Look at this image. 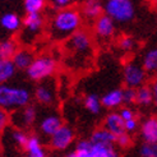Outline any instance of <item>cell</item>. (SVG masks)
<instances>
[{
	"label": "cell",
	"instance_id": "9a60e30c",
	"mask_svg": "<svg viewBox=\"0 0 157 157\" xmlns=\"http://www.w3.org/2000/svg\"><path fill=\"white\" fill-rule=\"evenodd\" d=\"M104 128H106L110 133H113L115 137L123 134L125 132V123L120 116L119 111H110L104 119Z\"/></svg>",
	"mask_w": 157,
	"mask_h": 157
},
{
	"label": "cell",
	"instance_id": "5b68a950",
	"mask_svg": "<svg viewBox=\"0 0 157 157\" xmlns=\"http://www.w3.org/2000/svg\"><path fill=\"white\" fill-rule=\"evenodd\" d=\"M104 10L115 23H128L136 17V5L132 0H107Z\"/></svg>",
	"mask_w": 157,
	"mask_h": 157
},
{
	"label": "cell",
	"instance_id": "ac0fdd59",
	"mask_svg": "<svg viewBox=\"0 0 157 157\" xmlns=\"http://www.w3.org/2000/svg\"><path fill=\"white\" fill-rule=\"evenodd\" d=\"M35 52L28 49V48H21L17 52H15V55L13 56L12 61L14 63V65L17 69H21V70H27L31 64L33 63L35 60Z\"/></svg>",
	"mask_w": 157,
	"mask_h": 157
},
{
	"label": "cell",
	"instance_id": "2e32d148",
	"mask_svg": "<svg viewBox=\"0 0 157 157\" xmlns=\"http://www.w3.org/2000/svg\"><path fill=\"white\" fill-rule=\"evenodd\" d=\"M101 102H102V107L107 110H114L116 109H121L124 105V95H123V90L121 88H114L110 90L106 93H104V96L101 97Z\"/></svg>",
	"mask_w": 157,
	"mask_h": 157
},
{
	"label": "cell",
	"instance_id": "7a4b0ae2",
	"mask_svg": "<svg viewBox=\"0 0 157 157\" xmlns=\"http://www.w3.org/2000/svg\"><path fill=\"white\" fill-rule=\"evenodd\" d=\"M31 92L26 87H17L10 84L0 86V107L6 111H17L31 102Z\"/></svg>",
	"mask_w": 157,
	"mask_h": 157
},
{
	"label": "cell",
	"instance_id": "d4e9b609",
	"mask_svg": "<svg viewBox=\"0 0 157 157\" xmlns=\"http://www.w3.org/2000/svg\"><path fill=\"white\" fill-rule=\"evenodd\" d=\"M83 106L88 113L92 115H98L102 110V102H101V97L97 96L96 93H88L83 98Z\"/></svg>",
	"mask_w": 157,
	"mask_h": 157
},
{
	"label": "cell",
	"instance_id": "74e56055",
	"mask_svg": "<svg viewBox=\"0 0 157 157\" xmlns=\"http://www.w3.org/2000/svg\"><path fill=\"white\" fill-rule=\"evenodd\" d=\"M156 6H157V2H156Z\"/></svg>",
	"mask_w": 157,
	"mask_h": 157
},
{
	"label": "cell",
	"instance_id": "7402d4cb",
	"mask_svg": "<svg viewBox=\"0 0 157 157\" xmlns=\"http://www.w3.org/2000/svg\"><path fill=\"white\" fill-rule=\"evenodd\" d=\"M153 100H155V96H153L152 84H144L137 90L136 105L140 107H148L153 105Z\"/></svg>",
	"mask_w": 157,
	"mask_h": 157
},
{
	"label": "cell",
	"instance_id": "30bf717a",
	"mask_svg": "<svg viewBox=\"0 0 157 157\" xmlns=\"http://www.w3.org/2000/svg\"><path fill=\"white\" fill-rule=\"evenodd\" d=\"M74 139H75L74 129L70 125L64 124L52 137L49 138V146L55 151H65L74 143Z\"/></svg>",
	"mask_w": 157,
	"mask_h": 157
},
{
	"label": "cell",
	"instance_id": "8fae6325",
	"mask_svg": "<svg viewBox=\"0 0 157 157\" xmlns=\"http://www.w3.org/2000/svg\"><path fill=\"white\" fill-rule=\"evenodd\" d=\"M37 120V110L33 105H28L21 110H17L13 116H10V121L15 129H27L36 123Z\"/></svg>",
	"mask_w": 157,
	"mask_h": 157
},
{
	"label": "cell",
	"instance_id": "4dcf8cb0",
	"mask_svg": "<svg viewBox=\"0 0 157 157\" xmlns=\"http://www.w3.org/2000/svg\"><path fill=\"white\" fill-rule=\"evenodd\" d=\"M115 146H117L121 150H127L132 146V137L129 133H123V134L116 137V143Z\"/></svg>",
	"mask_w": 157,
	"mask_h": 157
},
{
	"label": "cell",
	"instance_id": "d6a6232c",
	"mask_svg": "<svg viewBox=\"0 0 157 157\" xmlns=\"http://www.w3.org/2000/svg\"><path fill=\"white\" fill-rule=\"evenodd\" d=\"M72 2L70 0H52L51 2V8L55 12L65 10L68 8H72Z\"/></svg>",
	"mask_w": 157,
	"mask_h": 157
},
{
	"label": "cell",
	"instance_id": "603a6c76",
	"mask_svg": "<svg viewBox=\"0 0 157 157\" xmlns=\"http://www.w3.org/2000/svg\"><path fill=\"white\" fill-rule=\"evenodd\" d=\"M140 65L147 74H157V48L150 49L143 54Z\"/></svg>",
	"mask_w": 157,
	"mask_h": 157
},
{
	"label": "cell",
	"instance_id": "7c38bea8",
	"mask_svg": "<svg viewBox=\"0 0 157 157\" xmlns=\"http://www.w3.org/2000/svg\"><path fill=\"white\" fill-rule=\"evenodd\" d=\"M93 31H95L96 37L100 40H111L116 32V23L109 15L102 14L96 22H93Z\"/></svg>",
	"mask_w": 157,
	"mask_h": 157
},
{
	"label": "cell",
	"instance_id": "9c48e42d",
	"mask_svg": "<svg viewBox=\"0 0 157 157\" xmlns=\"http://www.w3.org/2000/svg\"><path fill=\"white\" fill-rule=\"evenodd\" d=\"M33 97L40 105L44 106H51L56 102L58 98V87L56 82L52 78L40 82L33 92Z\"/></svg>",
	"mask_w": 157,
	"mask_h": 157
},
{
	"label": "cell",
	"instance_id": "ba28073f",
	"mask_svg": "<svg viewBox=\"0 0 157 157\" xmlns=\"http://www.w3.org/2000/svg\"><path fill=\"white\" fill-rule=\"evenodd\" d=\"M147 73L143 67L136 61H129L123 68V81L125 87L138 90L139 87L147 84Z\"/></svg>",
	"mask_w": 157,
	"mask_h": 157
},
{
	"label": "cell",
	"instance_id": "6da1fadb",
	"mask_svg": "<svg viewBox=\"0 0 157 157\" xmlns=\"http://www.w3.org/2000/svg\"><path fill=\"white\" fill-rule=\"evenodd\" d=\"M83 17L81 10L75 8H68L65 10L55 12L50 18L48 32L51 40L54 41H63L68 40L70 36H73L75 32L82 29Z\"/></svg>",
	"mask_w": 157,
	"mask_h": 157
},
{
	"label": "cell",
	"instance_id": "f546056e",
	"mask_svg": "<svg viewBox=\"0 0 157 157\" xmlns=\"http://www.w3.org/2000/svg\"><path fill=\"white\" fill-rule=\"evenodd\" d=\"M140 157H157V143H142L139 148Z\"/></svg>",
	"mask_w": 157,
	"mask_h": 157
},
{
	"label": "cell",
	"instance_id": "484cf974",
	"mask_svg": "<svg viewBox=\"0 0 157 157\" xmlns=\"http://www.w3.org/2000/svg\"><path fill=\"white\" fill-rule=\"evenodd\" d=\"M14 63L12 60H0V86L6 84L15 75Z\"/></svg>",
	"mask_w": 157,
	"mask_h": 157
},
{
	"label": "cell",
	"instance_id": "3957f363",
	"mask_svg": "<svg viewBox=\"0 0 157 157\" xmlns=\"http://www.w3.org/2000/svg\"><path fill=\"white\" fill-rule=\"evenodd\" d=\"M67 157H119L115 146H100L90 139H79Z\"/></svg>",
	"mask_w": 157,
	"mask_h": 157
},
{
	"label": "cell",
	"instance_id": "8d00e7d4",
	"mask_svg": "<svg viewBox=\"0 0 157 157\" xmlns=\"http://www.w3.org/2000/svg\"><path fill=\"white\" fill-rule=\"evenodd\" d=\"M152 88H153V96H155L153 105H155V107L157 109V79L153 82V84H152Z\"/></svg>",
	"mask_w": 157,
	"mask_h": 157
},
{
	"label": "cell",
	"instance_id": "44dd1931",
	"mask_svg": "<svg viewBox=\"0 0 157 157\" xmlns=\"http://www.w3.org/2000/svg\"><path fill=\"white\" fill-rule=\"evenodd\" d=\"M25 150L27 153L26 157H48V153H46V150L41 143L40 137L35 136V134L29 136Z\"/></svg>",
	"mask_w": 157,
	"mask_h": 157
},
{
	"label": "cell",
	"instance_id": "d6986e66",
	"mask_svg": "<svg viewBox=\"0 0 157 157\" xmlns=\"http://www.w3.org/2000/svg\"><path fill=\"white\" fill-rule=\"evenodd\" d=\"M88 139L92 143L100 144V146H115L116 143V137L104 127L96 128L91 133Z\"/></svg>",
	"mask_w": 157,
	"mask_h": 157
},
{
	"label": "cell",
	"instance_id": "ffe728a7",
	"mask_svg": "<svg viewBox=\"0 0 157 157\" xmlns=\"http://www.w3.org/2000/svg\"><path fill=\"white\" fill-rule=\"evenodd\" d=\"M22 21L23 18H21L17 13H5L0 17V27L6 32L14 33L22 28Z\"/></svg>",
	"mask_w": 157,
	"mask_h": 157
},
{
	"label": "cell",
	"instance_id": "f1b7e54d",
	"mask_svg": "<svg viewBox=\"0 0 157 157\" xmlns=\"http://www.w3.org/2000/svg\"><path fill=\"white\" fill-rule=\"evenodd\" d=\"M117 46H119V49L123 50L124 52H129L136 48V40L128 35L121 36L119 38V41H117Z\"/></svg>",
	"mask_w": 157,
	"mask_h": 157
},
{
	"label": "cell",
	"instance_id": "e0dca14e",
	"mask_svg": "<svg viewBox=\"0 0 157 157\" xmlns=\"http://www.w3.org/2000/svg\"><path fill=\"white\" fill-rule=\"evenodd\" d=\"M81 14L84 19L87 21H93L96 22L101 15L105 14L104 5L97 0H90V2L83 3L81 8Z\"/></svg>",
	"mask_w": 157,
	"mask_h": 157
},
{
	"label": "cell",
	"instance_id": "277c9868",
	"mask_svg": "<svg viewBox=\"0 0 157 157\" xmlns=\"http://www.w3.org/2000/svg\"><path fill=\"white\" fill-rule=\"evenodd\" d=\"M56 68H58V63L54 56H51L49 54H41L35 58L33 63L26 70V73L29 79L40 83L42 81L50 79L54 75V73L56 72Z\"/></svg>",
	"mask_w": 157,
	"mask_h": 157
},
{
	"label": "cell",
	"instance_id": "5bb4252c",
	"mask_svg": "<svg viewBox=\"0 0 157 157\" xmlns=\"http://www.w3.org/2000/svg\"><path fill=\"white\" fill-rule=\"evenodd\" d=\"M140 138L144 143H157V115H151L140 123Z\"/></svg>",
	"mask_w": 157,
	"mask_h": 157
},
{
	"label": "cell",
	"instance_id": "4316f807",
	"mask_svg": "<svg viewBox=\"0 0 157 157\" xmlns=\"http://www.w3.org/2000/svg\"><path fill=\"white\" fill-rule=\"evenodd\" d=\"M45 8V0H25L23 2V9H25L26 14H42Z\"/></svg>",
	"mask_w": 157,
	"mask_h": 157
},
{
	"label": "cell",
	"instance_id": "cb8c5ba5",
	"mask_svg": "<svg viewBox=\"0 0 157 157\" xmlns=\"http://www.w3.org/2000/svg\"><path fill=\"white\" fill-rule=\"evenodd\" d=\"M18 50V42L13 38L2 40L0 41V60H12Z\"/></svg>",
	"mask_w": 157,
	"mask_h": 157
},
{
	"label": "cell",
	"instance_id": "d590c367",
	"mask_svg": "<svg viewBox=\"0 0 157 157\" xmlns=\"http://www.w3.org/2000/svg\"><path fill=\"white\" fill-rule=\"evenodd\" d=\"M124 123H125V132L129 133V134L137 132L139 129V127H140V124L138 121V117H134V119L128 120V121H124Z\"/></svg>",
	"mask_w": 157,
	"mask_h": 157
},
{
	"label": "cell",
	"instance_id": "52a82bcc",
	"mask_svg": "<svg viewBox=\"0 0 157 157\" xmlns=\"http://www.w3.org/2000/svg\"><path fill=\"white\" fill-rule=\"evenodd\" d=\"M65 49L73 58H87L93 50L92 36L88 31L79 29L65 41Z\"/></svg>",
	"mask_w": 157,
	"mask_h": 157
},
{
	"label": "cell",
	"instance_id": "836d02e7",
	"mask_svg": "<svg viewBox=\"0 0 157 157\" xmlns=\"http://www.w3.org/2000/svg\"><path fill=\"white\" fill-rule=\"evenodd\" d=\"M119 114L120 116L123 117V120L124 121H128V120H132V119H134V117H137L136 115V111L133 110L130 106H124L119 110Z\"/></svg>",
	"mask_w": 157,
	"mask_h": 157
},
{
	"label": "cell",
	"instance_id": "8992f818",
	"mask_svg": "<svg viewBox=\"0 0 157 157\" xmlns=\"http://www.w3.org/2000/svg\"><path fill=\"white\" fill-rule=\"evenodd\" d=\"M45 28L44 14H26L22 21V31L19 35V41L25 45H32L42 33Z\"/></svg>",
	"mask_w": 157,
	"mask_h": 157
},
{
	"label": "cell",
	"instance_id": "4fadbf2b",
	"mask_svg": "<svg viewBox=\"0 0 157 157\" xmlns=\"http://www.w3.org/2000/svg\"><path fill=\"white\" fill-rule=\"evenodd\" d=\"M64 123H63L61 116L56 113H50L46 114L38 123V132L41 133L44 137H52L56 133Z\"/></svg>",
	"mask_w": 157,
	"mask_h": 157
},
{
	"label": "cell",
	"instance_id": "1f68e13d",
	"mask_svg": "<svg viewBox=\"0 0 157 157\" xmlns=\"http://www.w3.org/2000/svg\"><path fill=\"white\" fill-rule=\"evenodd\" d=\"M123 95H124V105H133L136 104L137 100V90L134 88H128L125 87L123 90Z\"/></svg>",
	"mask_w": 157,
	"mask_h": 157
},
{
	"label": "cell",
	"instance_id": "83f0119b",
	"mask_svg": "<svg viewBox=\"0 0 157 157\" xmlns=\"http://www.w3.org/2000/svg\"><path fill=\"white\" fill-rule=\"evenodd\" d=\"M28 138L29 136L27 134V133L25 130H22V129H14L12 132V139H13V142L19 146V147H23L25 148L27 142H28Z\"/></svg>",
	"mask_w": 157,
	"mask_h": 157
},
{
	"label": "cell",
	"instance_id": "e575fe53",
	"mask_svg": "<svg viewBox=\"0 0 157 157\" xmlns=\"http://www.w3.org/2000/svg\"><path fill=\"white\" fill-rule=\"evenodd\" d=\"M9 121H10L9 113H8L6 110H4V109L0 107V133H3V132L6 129Z\"/></svg>",
	"mask_w": 157,
	"mask_h": 157
}]
</instances>
